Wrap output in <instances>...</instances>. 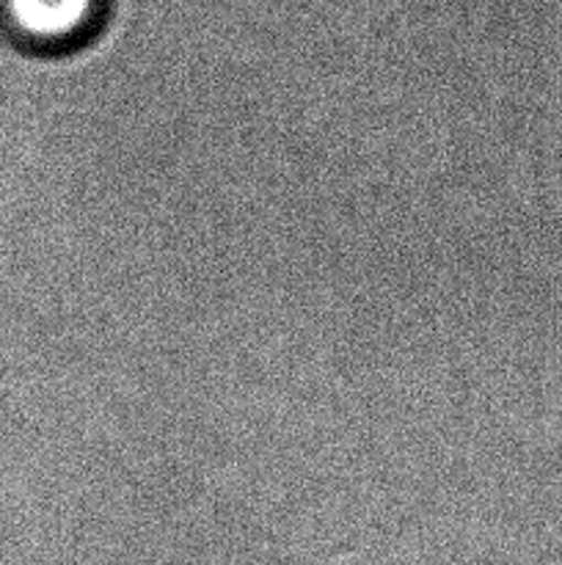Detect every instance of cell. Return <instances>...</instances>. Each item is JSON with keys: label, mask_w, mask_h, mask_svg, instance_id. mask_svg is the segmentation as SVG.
<instances>
[{"label": "cell", "mask_w": 562, "mask_h": 565, "mask_svg": "<svg viewBox=\"0 0 562 565\" xmlns=\"http://www.w3.org/2000/svg\"><path fill=\"white\" fill-rule=\"evenodd\" d=\"M91 0H11V20L33 39H64L80 31Z\"/></svg>", "instance_id": "obj_1"}]
</instances>
